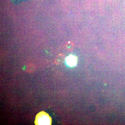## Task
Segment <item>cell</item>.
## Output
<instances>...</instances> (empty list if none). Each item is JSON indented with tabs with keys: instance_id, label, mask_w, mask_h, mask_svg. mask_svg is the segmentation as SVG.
Instances as JSON below:
<instances>
[{
	"instance_id": "obj_3",
	"label": "cell",
	"mask_w": 125,
	"mask_h": 125,
	"mask_svg": "<svg viewBox=\"0 0 125 125\" xmlns=\"http://www.w3.org/2000/svg\"><path fill=\"white\" fill-rule=\"evenodd\" d=\"M64 56L62 54H59L55 59V63L57 65L60 64L64 62Z\"/></svg>"
},
{
	"instance_id": "obj_2",
	"label": "cell",
	"mask_w": 125,
	"mask_h": 125,
	"mask_svg": "<svg viewBox=\"0 0 125 125\" xmlns=\"http://www.w3.org/2000/svg\"><path fill=\"white\" fill-rule=\"evenodd\" d=\"M67 65L70 66H74L76 65L77 59L76 57L73 55H70L66 59Z\"/></svg>"
},
{
	"instance_id": "obj_6",
	"label": "cell",
	"mask_w": 125,
	"mask_h": 125,
	"mask_svg": "<svg viewBox=\"0 0 125 125\" xmlns=\"http://www.w3.org/2000/svg\"><path fill=\"white\" fill-rule=\"evenodd\" d=\"M73 44L71 42H68L66 44V48L68 50H71L73 49Z\"/></svg>"
},
{
	"instance_id": "obj_1",
	"label": "cell",
	"mask_w": 125,
	"mask_h": 125,
	"mask_svg": "<svg viewBox=\"0 0 125 125\" xmlns=\"http://www.w3.org/2000/svg\"><path fill=\"white\" fill-rule=\"evenodd\" d=\"M34 123L36 125H51L52 118L49 114L42 111L36 115Z\"/></svg>"
},
{
	"instance_id": "obj_4",
	"label": "cell",
	"mask_w": 125,
	"mask_h": 125,
	"mask_svg": "<svg viewBox=\"0 0 125 125\" xmlns=\"http://www.w3.org/2000/svg\"><path fill=\"white\" fill-rule=\"evenodd\" d=\"M36 69V66L34 64L30 63L27 66V72L28 73H32Z\"/></svg>"
},
{
	"instance_id": "obj_5",
	"label": "cell",
	"mask_w": 125,
	"mask_h": 125,
	"mask_svg": "<svg viewBox=\"0 0 125 125\" xmlns=\"http://www.w3.org/2000/svg\"><path fill=\"white\" fill-rule=\"evenodd\" d=\"M29 0H10L11 3L14 5H18L21 2H25Z\"/></svg>"
}]
</instances>
